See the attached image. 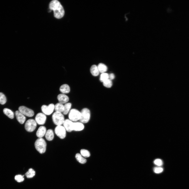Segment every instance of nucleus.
<instances>
[{"instance_id": "nucleus-1", "label": "nucleus", "mask_w": 189, "mask_h": 189, "mask_svg": "<svg viewBox=\"0 0 189 189\" xmlns=\"http://www.w3.org/2000/svg\"><path fill=\"white\" fill-rule=\"evenodd\" d=\"M50 10H53L54 17L57 19L62 18L65 13L64 9L59 2L57 0L52 1L49 4Z\"/></svg>"}, {"instance_id": "nucleus-2", "label": "nucleus", "mask_w": 189, "mask_h": 189, "mask_svg": "<svg viewBox=\"0 0 189 189\" xmlns=\"http://www.w3.org/2000/svg\"><path fill=\"white\" fill-rule=\"evenodd\" d=\"M35 146L37 150L40 154L44 153L46 150V143L43 138H38L35 141Z\"/></svg>"}, {"instance_id": "nucleus-3", "label": "nucleus", "mask_w": 189, "mask_h": 189, "mask_svg": "<svg viewBox=\"0 0 189 189\" xmlns=\"http://www.w3.org/2000/svg\"><path fill=\"white\" fill-rule=\"evenodd\" d=\"M52 118L54 123L57 126L63 124L65 120L64 116L61 113L57 112L53 113Z\"/></svg>"}, {"instance_id": "nucleus-4", "label": "nucleus", "mask_w": 189, "mask_h": 189, "mask_svg": "<svg viewBox=\"0 0 189 189\" xmlns=\"http://www.w3.org/2000/svg\"><path fill=\"white\" fill-rule=\"evenodd\" d=\"M81 116L79 120L80 122L82 123H87L90 119V111L87 108L83 109L81 112Z\"/></svg>"}, {"instance_id": "nucleus-5", "label": "nucleus", "mask_w": 189, "mask_h": 189, "mask_svg": "<svg viewBox=\"0 0 189 189\" xmlns=\"http://www.w3.org/2000/svg\"><path fill=\"white\" fill-rule=\"evenodd\" d=\"M81 116V113L77 110L72 109L70 110L69 114V119L72 122H76L79 120Z\"/></svg>"}, {"instance_id": "nucleus-6", "label": "nucleus", "mask_w": 189, "mask_h": 189, "mask_svg": "<svg viewBox=\"0 0 189 189\" xmlns=\"http://www.w3.org/2000/svg\"><path fill=\"white\" fill-rule=\"evenodd\" d=\"M37 123L35 120L29 119L26 122L25 124V128L28 132H32L35 129Z\"/></svg>"}, {"instance_id": "nucleus-7", "label": "nucleus", "mask_w": 189, "mask_h": 189, "mask_svg": "<svg viewBox=\"0 0 189 189\" xmlns=\"http://www.w3.org/2000/svg\"><path fill=\"white\" fill-rule=\"evenodd\" d=\"M56 135L61 139L64 138L66 136V130L63 126L62 125L57 126L55 129Z\"/></svg>"}, {"instance_id": "nucleus-8", "label": "nucleus", "mask_w": 189, "mask_h": 189, "mask_svg": "<svg viewBox=\"0 0 189 189\" xmlns=\"http://www.w3.org/2000/svg\"><path fill=\"white\" fill-rule=\"evenodd\" d=\"M18 111L24 116L28 117H32L34 115V112L32 110L24 106H20Z\"/></svg>"}, {"instance_id": "nucleus-9", "label": "nucleus", "mask_w": 189, "mask_h": 189, "mask_svg": "<svg viewBox=\"0 0 189 189\" xmlns=\"http://www.w3.org/2000/svg\"><path fill=\"white\" fill-rule=\"evenodd\" d=\"M54 107L55 105L52 103H51L48 106L43 105L41 107V110L44 114L49 115L53 112Z\"/></svg>"}, {"instance_id": "nucleus-10", "label": "nucleus", "mask_w": 189, "mask_h": 189, "mask_svg": "<svg viewBox=\"0 0 189 189\" xmlns=\"http://www.w3.org/2000/svg\"><path fill=\"white\" fill-rule=\"evenodd\" d=\"M46 119V117L45 114L43 113H39L36 115L35 120L38 124L43 125L45 123Z\"/></svg>"}, {"instance_id": "nucleus-11", "label": "nucleus", "mask_w": 189, "mask_h": 189, "mask_svg": "<svg viewBox=\"0 0 189 189\" xmlns=\"http://www.w3.org/2000/svg\"><path fill=\"white\" fill-rule=\"evenodd\" d=\"M73 122L69 119L65 120L63 124V126L66 130L71 132L73 130Z\"/></svg>"}, {"instance_id": "nucleus-12", "label": "nucleus", "mask_w": 189, "mask_h": 189, "mask_svg": "<svg viewBox=\"0 0 189 189\" xmlns=\"http://www.w3.org/2000/svg\"><path fill=\"white\" fill-rule=\"evenodd\" d=\"M15 114L18 121L21 124H23L26 120L25 116L19 111H16Z\"/></svg>"}, {"instance_id": "nucleus-13", "label": "nucleus", "mask_w": 189, "mask_h": 189, "mask_svg": "<svg viewBox=\"0 0 189 189\" xmlns=\"http://www.w3.org/2000/svg\"><path fill=\"white\" fill-rule=\"evenodd\" d=\"M46 127L44 126H41L38 128L36 134L39 138H42L46 134Z\"/></svg>"}, {"instance_id": "nucleus-14", "label": "nucleus", "mask_w": 189, "mask_h": 189, "mask_svg": "<svg viewBox=\"0 0 189 189\" xmlns=\"http://www.w3.org/2000/svg\"><path fill=\"white\" fill-rule=\"evenodd\" d=\"M57 99L59 102L62 104L67 103L69 99L67 96L63 93L58 94L57 96Z\"/></svg>"}, {"instance_id": "nucleus-15", "label": "nucleus", "mask_w": 189, "mask_h": 189, "mask_svg": "<svg viewBox=\"0 0 189 189\" xmlns=\"http://www.w3.org/2000/svg\"><path fill=\"white\" fill-rule=\"evenodd\" d=\"M84 126L83 124L81 122H73V130L80 131L83 130Z\"/></svg>"}, {"instance_id": "nucleus-16", "label": "nucleus", "mask_w": 189, "mask_h": 189, "mask_svg": "<svg viewBox=\"0 0 189 189\" xmlns=\"http://www.w3.org/2000/svg\"><path fill=\"white\" fill-rule=\"evenodd\" d=\"M60 91L63 94L69 93L70 91L69 86L67 84H64L61 85L59 88Z\"/></svg>"}, {"instance_id": "nucleus-17", "label": "nucleus", "mask_w": 189, "mask_h": 189, "mask_svg": "<svg viewBox=\"0 0 189 189\" xmlns=\"http://www.w3.org/2000/svg\"><path fill=\"white\" fill-rule=\"evenodd\" d=\"M46 139L49 141L52 140L54 138V135L53 131L51 129H49L46 132L45 135Z\"/></svg>"}, {"instance_id": "nucleus-18", "label": "nucleus", "mask_w": 189, "mask_h": 189, "mask_svg": "<svg viewBox=\"0 0 189 189\" xmlns=\"http://www.w3.org/2000/svg\"><path fill=\"white\" fill-rule=\"evenodd\" d=\"M90 71L91 74L94 76H97L99 72L97 66L94 65L91 66Z\"/></svg>"}, {"instance_id": "nucleus-19", "label": "nucleus", "mask_w": 189, "mask_h": 189, "mask_svg": "<svg viewBox=\"0 0 189 189\" xmlns=\"http://www.w3.org/2000/svg\"><path fill=\"white\" fill-rule=\"evenodd\" d=\"M3 112L9 118L12 119L14 118V113L10 109L7 108H4L3 109Z\"/></svg>"}, {"instance_id": "nucleus-20", "label": "nucleus", "mask_w": 189, "mask_h": 189, "mask_svg": "<svg viewBox=\"0 0 189 189\" xmlns=\"http://www.w3.org/2000/svg\"><path fill=\"white\" fill-rule=\"evenodd\" d=\"M54 109L55 112H63L64 110V105L60 103H58L55 105Z\"/></svg>"}, {"instance_id": "nucleus-21", "label": "nucleus", "mask_w": 189, "mask_h": 189, "mask_svg": "<svg viewBox=\"0 0 189 189\" xmlns=\"http://www.w3.org/2000/svg\"><path fill=\"white\" fill-rule=\"evenodd\" d=\"M97 67L99 72L102 73H105L107 70V66L102 63L99 64Z\"/></svg>"}, {"instance_id": "nucleus-22", "label": "nucleus", "mask_w": 189, "mask_h": 189, "mask_svg": "<svg viewBox=\"0 0 189 189\" xmlns=\"http://www.w3.org/2000/svg\"><path fill=\"white\" fill-rule=\"evenodd\" d=\"M71 106V104L70 103H65L64 105V110L63 112V114L64 115L67 114L70 111Z\"/></svg>"}, {"instance_id": "nucleus-23", "label": "nucleus", "mask_w": 189, "mask_h": 189, "mask_svg": "<svg viewBox=\"0 0 189 189\" xmlns=\"http://www.w3.org/2000/svg\"><path fill=\"white\" fill-rule=\"evenodd\" d=\"M75 158L77 161L81 164H85L86 162V159L83 157L81 154L78 153L76 154Z\"/></svg>"}, {"instance_id": "nucleus-24", "label": "nucleus", "mask_w": 189, "mask_h": 189, "mask_svg": "<svg viewBox=\"0 0 189 189\" xmlns=\"http://www.w3.org/2000/svg\"><path fill=\"white\" fill-rule=\"evenodd\" d=\"M35 171L32 168L29 169L28 171L25 174V176L28 178H31L34 177L35 175Z\"/></svg>"}, {"instance_id": "nucleus-25", "label": "nucleus", "mask_w": 189, "mask_h": 189, "mask_svg": "<svg viewBox=\"0 0 189 189\" xmlns=\"http://www.w3.org/2000/svg\"><path fill=\"white\" fill-rule=\"evenodd\" d=\"M109 79V74L108 73H102L100 75L99 80L102 82Z\"/></svg>"}, {"instance_id": "nucleus-26", "label": "nucleus", "mask_w": 189, "mask_h": 189, "mask_svg": "<svg viewBox=\"0 0 189 189\" xmlns=\"http://www.w3.org/2000/svg\"><path fill=\"white\" fill-rule=\"evenodd\" d=\"M80 152L81 155L84 157H88L90 155V152L87 150L82 149L81 150Z\"/></svg>"}, {"instance_id": "nucleus-27", "label": "nucleus", "mask_w": 189, "mask_h": 189, "mask_svg": "<svg viewBox=\"0 0 189 189\" xmlns=\"http://www.w3.org/2000/svg\"><path fill=\"white\" fill-rule=\"evenodd\" d=\"M103 82V86L107 88H109L111 87L112 85V83L111 80L109 79L106 80Z\"/></svg>"}, {"instance_id": "nucleus-28", "label": "nucleus", "mask_w": 189, "mask_h": 189, "mask_svg": "<svg viewBox=\"0 0 189 189\" xmlns=\"http://www.w3.org/2000/svg\"><path fill=\"white\" fill-rule=\"evenodd\" d=\"M6 102V98L4 94L0 92V103L2 105L5 104Z\"/></svg>"}, {"instance_id": "nucleus-29", "label": "nucleus", "mask_w": 189, "mask_h": 189, "mask_svg": "<svg viewBox=\"0 0 189 189\" xmlns=\"http://www.w3.org/2000/svg\"><path fill=\"white\" fill-rule=\"evenodd\" d=\"M23 177L24 176L20 175H16L15 177V179L18 182H22L24 180Z\"/></svg>"}, {"instance_id": "nucleus-30", "label": "nucleus", "mask_w": 189, "mask_h": 189, "mask_svg": "<svg viewBox=\"0 0 189 189\" xmlns=\"http://www.w3.org/2000/svg\"><path fill=\"white\" fill-rule=\"evenodd\" d=\"M163 170V168L160 167H155L153 169L154 171L156 174H159L162 172Z\"/></svg>"}, {"instance_id": "nucleus-31", "label": "nucleus", "mask_w": 189, "mask_h": 189, "mask_svg": "<svg viewBox=\"0 0 189 189\" xmlns=\"http://www.w3.org/2000/svg\"><path fill=\"white\" fill-rule=\"evenodd\" d=\"M154 162L155 164L158 166H162L163 164L162 160L159 159H155Z\"/></svg>"}, {"instance_id": "nucleus-32", "label": "nucleus", "mask_w": 189, "mask_h": 189, "mask_svg": "<svg viewBox=\"0 0 189 189\" xmlns=\"http://www.w3.org/2000/svg\"><path fill=\"white\" fill-rule=\"evenodd\" d=\"M115 78V75L113 73H111L109 75V79L111 80H113Z\"/></svg>"}]
</instances>
